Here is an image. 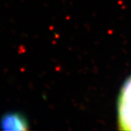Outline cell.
<instances>
[{"label": "cell", "mask_w": 131, "mask_h": 131, "mask_svg": "<svg viewBox=\"0 0 131 131\" xmlns=\"http://www.w3.org/2000/svg\"><path fill=\"white\" fill-rule=\"evenodd\" d=\"M119 125L122 130H131V77L125 82L119 99Z\"/></svg>", "instance_id": "6da1fadb"}, {"label": "cell", "mask_w": 131, "mask_h": 131, "mask_svg": "<svg viewBox=\"0 0 131 131\" xmlns=\"http://www.w3.org/2000/svg\"><path fill=\"white\" fill-rule=\"evenodd\" d=\"M26 119L18 113H9L3 117L1 120V126L4 130H24L27 127Z\"/></svg>", "instance_id": "7a4b0ae2"}]
</instances>
